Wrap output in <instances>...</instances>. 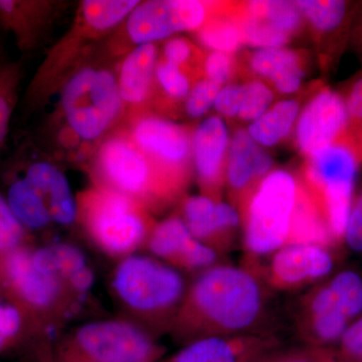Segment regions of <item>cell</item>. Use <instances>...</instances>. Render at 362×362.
<instances>
[{
    "mask_svg": "<svg viewBox=\"0 0 362 362\" xmlns=\"http://www.w3.org/2000/svg\"><path fill=\"white\" fill-rule=\"evenodd\" d=\"M243 99V85L228 84L218 92L214 107L220 115L226 118H235L239 114Z\"/></svg>",
    "mask_w": 362,
    "mask_h": 362,
    "instance_id": "60d3db41",
    "label": "cell"
},
{
    "mask_svg": "<svg viewBox=\"0 0 362 362\" xmlns=\"http://www.w3.org/2000/svg\"><path fill=\"white\" fill-rule=\"evenodd\" d=\"M221 88L220 85L206 78L195 82L185 100V109L187 115L192 118L206 115L207 111L214 106Z\"/></svg>",
    "mask_w": 362,
    "mask_h": 362,
    "instance_id": "d590c367",
    "label": "cell"
},
{
    "mask_svg": "<svg viewBox=\"0 0 362 362\" xmlns=\"http://www.w3.org/2000/svg\"><path fill=\"white\" fill-rule=\"evenodd\" d=\"M49 14L47 2L0 0V26L13 33L21 51L39 44Z\"/></svg>",
    "mask_w": 362,
    "mask_h": 362,
    "instance_id": "d6986e66",
    "label": "cell"
},
{
    "mask_svg": "<svg viewBox=\"0 0 362 362\" xmlns=\"http://www.w3.org/2000/svg\"><path fill=\"white\" fill-rule=\"evenodd\" d=\"M84 211L90 233L108 252H130L144 239L146 223L127 195L102 188L87 195Z\"/></svg>",
    "mask_w": 362,
    "mask_h": 362,
    "instance_id": "277c9868",
    "label": "cell"
},
{
    "mask_svg": "<svg viewBox=\"0 0 362 362\" xmlns=\"http://www.w3.org/2000/svg\"><path fill=\"white\" fill-rule=\"evenodd\" d=\"M13 173L21 176L40 195L47 204L52 221L71 225L78 209L68 178L52 162L42 159L16 157Z\"/></svg>",
    "mask_w": 362,
    "mask_h": 362,
    "instance_id": "4fadbf2b",
    "label": "cell"
},
{
    "mask_svg": "<svg viewBox=\"0 0 362 362\" xmlns=\"http://www.w3.org/2000/svg\"><path fill=\"white\" fill-rule=\"evenodd\" d=\"M157 63L158 47L156 44L135 45L124 58L117 82L125 106H140L151 96Z\"/></svg>",
    "mask_w": 362,
    "mask_h": 362,
    "instance_id": "e0dca14e",
    "label": "cell"
},
{
    "mask_svg": "<svg viewBox=\"0 0 362 362\" xmlns=\"http://www.w3.org/2000/svg\"><path fill=\"white\" fill-rule=\"evenodd\" d=\"M185 225L199 240L226 239L240 225L235 207L211 197L195 195L188 197L183 206Z\"/></svg>",
    "mask_w": 362,
    "mask_h": 362,
    "instance_id": "2e32d148",
    "label": "cell"
},
{
    "mask_svg": "<svg viewBox=\"0 0 362 362\" xmlns=\"http://www.w3.org/2000/svg\"><path fill=\"white\" fill-rule=\"evenodd\" d=\"M247 344L242 338L204 337L185 347L173 362H239Z\"/></svg>",
    "mask_w": 362,
    "mask_h": 362,
    "instance_id": "4316f807",
    "label": "cell"
},
{
    "mask_svg": "<svg viewBox=\"0 0 362 362\" xmlns=\"http://www.w3.org/2000/svg\"><path fill=\"white\" fill-rule=\"evenodd\" d=\"M195 35L199 44L211 52L233 54L244 45L240 25L233 13L211 14Z\"/></svg>",
    "mask_w": 362,
    "mask_h": 362,
    "instance_id": "83f0119b",
    "label": "cell"
},
{
    "mask_svg": "<svg viewBox=\"0 0 362 362\" xmlns=\"http://www.w3.org/2000/svg\"><path fill=\"white\" fill-rule=\"evenodd\" d=\"M344 237L352 250L362 252V194L351 209Z\"/></svg>",
    "mask_w": 362,
    "mask_h": 362,
    "instance_id": "b9f144b4",
    "label": "cell"
},
{
    "mask_svg": "<svg viewBox=\"0 0 362 362\" xmlns=\"http://www.w3.org/2000/svg\"><path fill=\"white\" fill-rule=\"evenodd\" d=\"M300 112L301 107L296 100L278 102L250 124L247 133L261 146H274L289 135Z\"/></svg>",
    "mask_w": 362,
    "mask_h": 362,
    "instance_id": "603a6c76",
    "label": "cell"
},
{
    "mask_svg": "<svg viewBox=\"0 0 362 362\" xmlns=\"http://www.w3.org/2000/svg\"><path fill=\"white\" fill-rule=\"evenodd\" d=\"M21 327V316L14 307L0 305V349Z\"/></svg>",
    "mask_w": 362,
    "mask_h": 362,
    "instance_id": "ee69618b",
    "label": "cell"
},
{
    "mask_svg": "<svg viewBox=\"0 0 362 362\" xmlns=\"http://www.w3.org/2000/svg\"><path fill=\"white\" fill-rule=\"evenodd\" d=\"M337 293L343 309L349 318L362 311V279L356 273L345 271L338 274L329 283Z\"/></svg>",
    "mask_w": 362,
    "mask_h": 362,
    "instance_id": "e575fe53",
    "label": "cell"
},
{
    "mask_svg": "<svg viewBox=\"0 0 362 362\" xmlns=\"http://www.w3.org/2000/svg\"><path fill=\"white\" fill-rule=\"evenodd\" d=\"M190 300L206 325L225 337L255 327L265 311V294L258 279L235 266H214L202 272Z\"/></svg>",
    "mask_w": 362,
    "mask_h": 362,
    "instance_id": "6da1fadb",
    "label": "cell"
},
{
    "mask_svg": "<svg viewBox=\"0 0 362 362\" xmlns=\"http://www.w3.org/2000/svg\"><path fill=\"white\" fill-rule=\"evenodd\" d=\"M194 45L189 40L183 37H173L164 44L162 59L187 71L194 59Z\"/></svg>",
    "mask_w": 362,
    "mask_h": 362,
    "instance_id": "ab89813d",
    "label": "cell"
},
{
    "mask_svg": "<svg viewBox=\"0 0 362 362\" xmlns=\"http://www.w3.org/2000/svg\"><path fill=\"white\" fill-rule=\"evenodd\" d=\"M156 83L168 99L175 102L187 100L192 90L187 71L162 59L157 63Z\"/></svg>",
    "mask_w": 362,
    "mask_h": 362,
    "instance_id": "836d02e7",
    "label": "cell"
},
{
    "mask_svg": "<svg viewBox=\"0 0 362 362\" xmlns=\"http://www.w3.org/2000/svg\"><path fill=\"white\" fill-rule=\"evenodd\" d=\"M332 268L333 259L324 247L289 244L274 252L267 275L274 287L292 290L325 277Z\"/></svg>",
    "mask_w": 362,
    "mask_h": 362,
    "instance_id": "7c38bea8",
    "label": "cell"
},
{
    "mask_svg": "<svg viewBox=\"0 0 362 362\" xmlns=\"http://www.w3.org/2000/svg\"><path fill=\"white\" fill-rule=\"evenodd\" d=\"M81 349L97 362H140L151 354L152 345L141 331L128 323L102 321L78 331Z\"/></svg>",
    "mask_w": 362,
    "mask_h": 362,
    "instance_id": "8fae6325",
    "label": "cell"
},
{
    "mask_svg": "<svg viewBox=\"0 0 362 362\" xmlns=\"http://www.w3.org/2000/svg\"><path fill=\"white\" fill-rule=\"evenodd\" d=\"M287 362H308V361H300V359H296V361H287Z\"/></svg>",
    "mask_w": 362,
    "mask_h": 362,
    "instance_id": "7dc6e473",
    "label": "cell"
},
{
    "mask_svg": "<svg viewBox=\"0 0 362 362\" xmlns=\"http://www.w3.org/2000/svg\"><path fill=\"white\" fill-rule=\"evenodd\" d=\"M21 78L23 69L20 63L0 61V148L8 135Z\"/></svg>",
    "mask_w": 362,
    "mask_h": 362,
    "instance_id": "f546056e",
    "label": "cell"
},
{
    "mask_svg": "<svg viewBox=\"0 0 362 362\" xmlns=\"http://www.w3.org/2000/svg\"><path fill=\"white\" fill-rule=\"evenodd\" d=\"M247 16L261 18L290 37L297 35L304 18L296 1H250L240 6Z\"/></svg>",
    "mask_w": 362,
    "mask_h": 362,
    "instance_id": "f1b7e54d",
    "label": "cell"
},
{
    "mask_svg": "<svg viewBox=\"0 0 362 362\" xmlns=\"http://www.w3.org/2000/svg\"><path fill=\"white\" fill-rule=\"evenodd\" d=\"M275 95L262 81L252 80L243 85L242 104L238 117L251 121L259 118L273 104Z\"/></svg>",
    "mask_w": 362,
    "mask_h": 362,
    "instance_id": "d6a6232c",
    "label": "cell"
},
{
    "mask_svg": "<svg viewBox=\"0 0 362 362\" xmlns=\"http://www.w3.org/2000/svg\"><path fill=\"white\" fill-rule=\"evenodd\" d=\"M195 240L185 221L173 216L156 226L149 247L160 258L180 264Z\"/></svg>",
    "mask_w": 362,
    "mask_h": 362,
    "instance_id": "484cf974",
    "label": "cell"
},
{
    "mask_svg": "<svg viewBox=\"0 0 362 362\" xmlns=\"http://www.w3.org/2000/svg\"><path fill=\"white\" fill-rule=\"evenodd\" d=\"M211 6L197 0L140 1L125 21L135 45L156 44L178 33L195 32L211 16Z\"/></svg>",
    "mask_w": 362,
    "mask_h": 362,
    "instance_id": "ba28073f",
    "label": "cell"
},
{
    "mask_svg": "<svg viewBox=\"0 0 362 362\" xmlns=\"http://www.w3.org/2000/svg\"><path fill=\"white\" fill-rule=\"evenodd\" d=\"M119 296L132 308L161 311L180 301L185 290L180 274L146 257H129L114 278Z\"/></svg>",
    "mask_w": 362,
    "mask_h": 362,
    "instance_id": "5b68a950",
    "label": "cell"
},
{
    "mask_svg": "<svg viewBox=\"0 0 362 362\" xmlns=\"http://www.w3.org/2000/svg\"><path fill=\"white\" fill-rule=\"evenodd\" d=\"M299 182L286 170L271 171L245 202V247L254 256H268L286 246Z\"/></svg>",
    "mask_w": 362,
    "mask_h": 362,
    "instance_id": "3957f363",
    "label": "cell"
},
{
    "mask_svg": "<svg viewBox=\"0 0 362 362\" xmlns=\"http://www.w3.org/2000/svg\"><path fill=\"white\" fill-rule=\"evenodd\" d=\"M6 273L23 299L33 306H49L59 295V278L39 270L33 265L32 254L25 250L11 252L6 259Z\"/></svg>",
    "mask_w": 362,
    "mask_h": 362,
    "instance_id": "ac0fdd59",
    "label": "cell"
},
{
    "mask_svg": "<svg viewBox=\"0 0 362 362\" xmlns=\"http://www.w3.org/2000/svg\"><path fill=\"white\" fill-rule=\"evenodd\" d=\"M349 128L344 98L323 88L300 112L295 129L298 149L308 158L337 143Z\"/></svg>",
    "mask_w": 362,
    "mask_h": 362,
    "instance_id": "30bf717a",
    "label": "cell"
},
{
    "mask_svg": "<svg viewBox=\"0 0 362 362\" xmlns=\"http://www.w3.org/2000/svg\"><path fill=\"white\" fill-rule=\"evenodd\" d=\"M6 201L23 226L37 230L52 221L40 195L20 175L11 180Z\"/></svg>",
    "mask_w": 362,
    "mask_h": 362,
    "instance_id": "d4e9b609",
    "label": "cell"
},
{
    "mask_svg": "<svg viewBox=\"0 0 362 362\" xmlns=\"http://www.w3.org/2000/svg\"><path fill=\"white\" fill-rule=\"evenodd\" d=\"M57 273L61 277L70 279L78 271L87 268L82 252L70 245L61 244L51 247Z\"/></svg>",
    "mask_w": 362,
    "mask_h": 362,
    "instance_id": "f35d334b",
    "label": "cell"
},
{
    "mask_svg": "<svg viewBox=\"0 0 362 362\" xmlns=\"http://www.w3.org/2000/svg\"><path fill=\"white\" fill-rule=\"evenodd\" d=\"M70 280L75 289H77L78 291L85 292L92 286L94 275H93L92 271L85 268L71 276Z\"/></svg>",
    "mask_w": 362,
    "mask_h": 362,
    "instance_id": "bcb514c9",
    "label": "cell"
},
{
    "mask_svg": "<svg viewBox=\"0 0 362 362\" xmlns=\"http://www.w3.org/2000/svg\"><path fill=\"white\" fill-rule=\"evenodd\" d=\"M228 129L220 116L204 119L192 134V158L202 187L209 192L220 190L226 178Z\"/></svg>",
    "mask_w": 362,
    "mask_h": 362,
    "instance_id": "5bb4252c",
    "label": "cell"
},
{
    "mask_svg": "<svg viewBox=\"0 0 362 362\" xmlns=\"http://www.w3.org/2000/svg\"><path fill=\"white\" fill-rule=\"evenodd\" d=\"M138 0H85L81 4L78 18L93 35L110 32L127 20Z\"/></svg>",
    "mask_w": 362,
    "mask_h": 362,
    "instance_id": "cb8c5ba5",
    "label": "cell"
},
{
    "mask_svg": "<svg viewBox=\"0 0 362 362\" xmlns=\"http://www.w3.org/2000/svg\"><path fill=\"white\" fill-rule=\"evenodd\" d=\"M249 66L257 76L270 81L283 94L297 92L305 75L301 56L286 47L258 49L250 56Z\"/></svg>",
    "mask_w": 362,
    "mask_h": 362,
    "instance_id": "44dd1931",
    "label": "cell"
},
{
    "mask_svg": "<svg viewBox=\"0 0 362 362\" xmlns=\"http://www.w3.org/2000/svg\"><path fill=\"white\" fill-rule=\"evenodd\" d=\"M96 169L108 188L131 197H146L168 187L127 133L105 139L96 152Z\"/></svg>",
    "mask_w": 362,
    "mask_h": 362,
    "instance_id": "8992f818",
    "label": "cell"
},
{
    "mask_svg": "<svg viewBox=\"0 0 362 362\" xmlns=\"http://www.w3.org/2000/svg\"><path fill=\"white\" fill-rule=\"evenodd\" d=\"M242 33L243 44L259 49L284 47L291 40L287 33L280 32L261 18L247 16L244 11L235 13Z\"/></svg>",
    "mask_w": 362,
    "mask_h": 362,
    "instance_id": "1f68e13d",
    "label": "cell"
},
{
    "mask_svg": "<svg viewBox=\"0 0 362 362\" xmlns=\"http://www.w3.org/2000/svg\"><path fill=\"white\" fill-rule=\"evenodd\" d=\"M333 240L320 202L310 190L304 187L303 183L299 182L287 245L326 247L329 246Z\"/></svg>",
    "mask_w": 362,
    "mask_h": 362,
    "instance_id": "7402d4cb",
    "label": "cell"
},
{
    "mask_svg": "<svg viewBox=\"0 0 362 362\" xmlns=\"http://www.w3.org/2000/svg\"><path fill=\"white\" fill-rule=\"evenodd\" d=\"M347 113L349 117V127L361 130L362 124V77L357 78L350 88L349 94L344 98Z\"/></svg>",
    "mask_w": 362,
    "mask_h": 362,
    "instance_id": "7bdbcfd3",
    "label": "cell"
},
{
    "mask_svg": "<svg viewBox=\"0 0 362 362\" xmlns=\"http://www.w3.org/2000/svg\"><path fill=\"white\" fill-rule=\"evenodd\" d=\"M273 164L270 154L252 139L247 130H238L228 147L226 168L228 187L240 199L247 197L271 173Z\"/></svg>",
    "mask_w": 362,
    "mask_h": 362,
    "instance_id": "9a60e30c",
    "label": "cell"
},
{
    "mask_svg": "<svg viewBox=\"0 0 362 362\" xmlns=\"http://www.w3.org/2000/svg\"><path fill=\"white\" fill-rule=\"evenodd\" d=\"M235 62L233 54L226 52H211L204 61V78L213 81L221 87L233 78Z\"/></svg>",
    "mask_w": 362,
    "mask_h": 362,
    "instance_id": "74e56055",
    "label": "cell"
},
{
    "mask_svg": "<svg viewBox=\"0 0 362 362\" xmlns=\"http://www.w3.org/2000/svg\"><path fill=\"white\" fill-rule=\"evenodd\" d=\"M361 130L362 131V124H361Z\"/></svg>",
    "mask_w": 362,
    "mask_h": 362,
    "instance_id": "c3c4849f",
    "label": "cell"
},
{
    "mask_svg": "<svg viewBox=\"0 0 362 362\" xmlns=\"http://www.w3.org/2000/svg\"><path fill=\"white\" fill-rule=\"evenodd\" d=\"M128 134L168 187L187 175L192 161V133L187 128L163 117L142 114L133 119Z\"/></svg>",
    "mask_w": 362,
    "mask_h": 362,
    "instance_id": "52a82bcc",
    "label": "cell"
},
{
    "mask_svg": "<svg viewBox=\"0 0 362 362\" xmlns=\"http://www.w3.org/2000/svg\"><path fill=\"white\" fill-rule=\"evenodd\" d=\"M342 346L349 356L362 359V318L343 333Z\"/></svg>",
    "mask_w": 362,
    "mask_h": 362,
    "instance_id": "f6af8a7d",
    "label": "cell"
},
{
    "mask_svg": "<svg viewBox=\"0 0 362 362\" xmlns=\"http://www.w3.org/2000/svg\"><path fill=\"white\" fill-rule=\"evenodd\" d=\"M59 105L71 134L87 143L103 137L125 108L115 74L92 65L78 69L66 78Z\"/></svg>",
    "mask_w": 362,
    "mask_h": 362,
    "instance_id": "7a4b0ae2",
    "label": "cell"
},
{
    "mask_svg": "<svg viewBox=\"0 0 362 362\" xmlns=\"http://www.w3.org/2000/svg\"><path fill=\"white\" fill-rule=\"evenodd\" d=\"M349 319L329 284L316 290L305 302L304 328L319 341L331 342L342 337Z\"/></svg>",
    "mask_w": 362,
    "mask_h": 362,
    "instance_id": "ffe728a7",
    "label": "cell"
},
{
    "mask_svg": "<svg viewBox=\"0 0 362 362\" xmlns=\"http://www.w3.org/2000/svg\"><path fill=\"white\" fill-rule=\"evenodd\" d=\"M304 20L319 33H330L342 25L347 13V2L342 0H300L296 1Z\"/></svg>",
    "mask_w": 362,
    "mask_h": 362,
    "instance_id": "4dcf8cb0",
    "label": "cell"
},
{
    "mask_svg": "<svg viewBox=\"0 0 362 362\" xmlns=\"http://www.w3.org/2000/svg\"><path fill=\"white\" fill-rule=\"evenodd\" d=\"M361 157L362 137L349 128L337 143L307 158L302 183L319 199L352 195Z\"/></svg>",
    "mask_w": 362,
    "mask_h": 362,
    "instance_id": "9c48e42d",
    "label": "cell"
},
{
    "mask_svg": "<svg viewBox=\"0 0 362 362\" xmlns=\"http://www.w3.org/2000/svg\"><path fill=\"white\" fill-rule=\"evenodd\" d=\"M23 225L0 194V251L13 249L23 238Z\"/></svg>",
    "mask_w": 362,
    "mask_h": 362,
    "instance_id": "8d00e7d4",
    "label": "cell"
}]
</instances>
